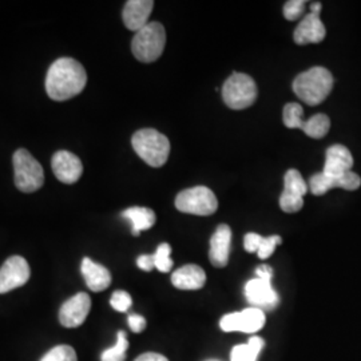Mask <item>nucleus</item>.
<instances>
[{
  "instance_id": "nucleus-1",
  "label": "nucleus",
  "mask_w": 361,
  "mask_h": 361,
  "mask_svg": "<svg viewBox=\"0 0 361 361\" xmlns=\"http://www.w3.org/2000/svg\"><path fill=\"white\" fill-rule=\"evenodd\" d=\"M87 85L85 67L73 58H59L49 68L46 91L52 101L65 102L79 95Z\"/></svg>"
},
{
  "instance_id": "nucleus-2",
  "label": "nucleus",
  "mask_w": 361,
  "mask_h": 361,
  "mask_svg": "<svg viewBox=\"0 0 361 361\" xmlns=\"http://www.w3.org/2000/svg\"><path fill=\"white\" fill-rule=\"evenodd\" d=\"M334 77L324 67H312L301 73L293 80V91L298 99L310 106L324 102L334 89Z\"/></svg>"
},
{
  "instance_id": "nucleus-3",
  "label": "nucleus",
  "mask_w": 361,
  "mask_h": 361,
  "mask_svg": "<svg viewBox=\"0 0 361 361\" xmlns=\"http://www.w3.org/2000/svg\"><path fill=\"white\" fill-rule=\"evenodd\" d=\"M131 145L138 157L152 168H161L168 162L170 142L166 135L157 130L137 131L131 138Z\"/></svg>"
},
{
  "instance_id": "nucleus-4",
  "label": "nucleus",
  "mask_w": 361,
  "mask_h": 361,
  "mask_svg": "<svg viewBox=\"0 0 361 361\" xmlns=\"http://www.w3.org/2000/svg\"><path fill=\"white\" fill-rule=\"evenodd\" d=\"M166 31L158 22H152L135 32L131 42V51L143 63L155 62L165 50Z\"/></svg>"
},
{
  "instance_id": "nucleus-5",
  "label": "nucleus",
  "mask_w": 361,
  "mask_h": 361,
  "mask_svg": "<svg viewBox=\"0 0 361 361\" xmlns=\"http://www.w3.org/2000/svg\"><path fill=\"white\" fill-rule=\"evenodd\" d=\"M13 180L18 190L34 193L44 183V171L42 165L26 149H19L13 157Z\"/></svg>"
},
{
  "instance_id": "nucleus-6",
  "label": "nucleus",
  "mask_w": 361,
  "mask_h": 361,
  "mask_svg": "<svg viewBox=\"0 0 361 361\" xmlns=\"http://www.w3.org/2000/svg\"><path fill=\"white\" fill-rule=\"evenodd\" d=\"M258 91L253 78L244 73H233L222 86V98L233 110H244L257 99Z\"/></svg>"
},
{
  "instance_id": "nucleus-7",
  "label": "nucleus",
  "mask_w": 361,
  "mask_h": 361,
  "mask_svg": "<svg viewBox=\"0 0 361 361\" xmlns=\"http://www.w3.org/2000/svg\"><path fill=\"white\" fill-rule=\"evenodd\" d=\"M176 207L188 214L212 216L219 209V201L216 194L207 186H195L177 195Z\"/></svg>"
},
{
  "instance_id": "nucleus-8",
  "label": "nucleus",
  "mask_w": 361,
  "mask_h": 361,
  "mask_svg": "<svg viewBox=\"0 0 361 361\" xmlns=\"http://www.w3.org/2000/svg\"><path fill=\"white\" fill-rule=\"evenodd\" d=\"M265 325V312L257 308H247L243 312L225 314L221 319L219 326L224 332H245L255 334Z\"/></svg>"
},
{
  "instance_id": "nucleus-9",
  "label": "nucleus",
  "mask_w": 361,
  "mask_h": 361,
  "mask_svg": "<svg viewBox=\"0 0 361 361\" xmlns=\"http://www.w3.org/2000/svg\"><path fill=\"white\" fill-rule=\"evenodd\" d=\"M31 271L28 262L20 256L6 259L0 269V295L20 288L30 280Z\"/></svg>"
},
{
  "instance_id": "nucleus-10",
  "label": "nucleus",
  "mask_w": 361,
  "mask_h": 361,
  "mask_svg": "<svg viewBox=\"0 0 361 361\" xmlns=\"http://www.w3.org/2000/svg\"><path fill=\"white\" fill-rule=\"evenodd\" d=\"M361 178L355 171H347L340 177H332L325 174L324 171L312 176L310 180V190L314 195H324L329 190L340 188L344 190H357L360 188Z\"/></svg>"
},
{
  "instance_id": "nucleus-11",
  "label": "nucleus",
  "mask_w": 361,
  "mask_h": 361,
  "mask_svg": "<svg viewBox=\"0 0 361 361\" xmlns=\"http://www.w3.org/2000/svg\"><path fill=\"white\" fill-rule=\"evenodd\" d=\"M245 295L247 302L262 312L273 310L280 302V297L273 289L271 281L255 279L245 285Z\"/></svg>"
},
{
  "instance_id": "nucleus-12",
  "label": "nucleus",
  "mask_w": 361,
  "mask_h": 361,
  "mask_svg": "<svg viewBox=\"0 0 361 361\" xmlns=\"http://www.w3.org/2000/svg\"><path fill=\"white\" fill-rule=\"evenodd\" d=\"M90 310V296L87 293H78L61 307L59 322L66 328H78L86 322Z\"/></svg>"
},
{
  "instance_id": "nucleus-13",
  "label": "nucleus",
  "mask_w": 361,
  "mask_h": 361,
  "mask_svg": "<svg viewBox=\"0 0 361 361\" xmlns=\"http://www.w3.org/2000/svg\"><path fill=\"white\" fill-rule=\"evenodd\" d=\"M51 168L55 177L67 185L75 183L83 173L82 161L77 155L66 150L56 152L52 155Z\"/></svg>"
},
{
  "instance_id": "nucleus-14",
  "label": "nucleus",
  "mask_w": 361,
  "mask_h": 361,
  "mask_svg": "<svg viewBox=\"0 0 361 361\" xmlns=\"http://www.w3.org/2000/svg\"><path fill=\"white\" fill-rule=\"evenodd\" d=\"M232 244V229L226 224L219 225L210 238L209 258L213 267L224 268L228 265Z\"/></svg>"
},
{
  "instance_id": "nucleus-15",
  "label": "nucleus",
  "mask_w": 361,
  "mask_h": 361,
  "mask_svg": "<svg viewBox=\"0 0 361 361\" xmlns=\"http://www.w3.org/2000/svg\"><path fill=\"white\" fill-rule=\"evenodd\" d=\"M154 1L152 0H130L123 8V23L130 31L138 32L149 25V16L153 11Z\"/></svg>"
},
{
  "instance_id": "nucleus-16",
  "label": "nucleus",
  "mask_w": 361,
  "mask_h": 361,
  "mask_svg": "<svg viewBox=\"0 0 361 361\" xmlns=\"http://www.w3.org/2000/svg\"><path fill=\"white\" fill-rule=\"evenodd\" d=\"M326 35V30L324 26L320 15L310 13L302 18L300 25L296 27L293 39L297 44L304 46L310 43H320Z\"/></svg>"
},
{
  "instance_id": "nucleus-17",
  "label": "nucleus",
  "mask_w": 361,
  "mask_h": 361,
  "mask_svg": "<svg viewBox=\"0 0 361 361\" xmlns=\"http://www.w3.org/2000/svg\"><path fill=\"white\" fill-rule=\"evenodd\" d=\"M353 166V157L343 145H334L326 150L324 173L332 177H340L350 171Z\"/></svg>"
},
{
  "instance_id": "nucleus-18",
  "label": "nucleus",
  "mask_w": 361,
  "mask_h": 361,
  "mask_svg": "<svg viewBox=\"0 0 361 361\" xmlns=\"http://www.w3.org/2000/svg\"><path fill=\"white\" fill-rule=\"evenodd\" d=\"M171 283L180 290H197L207 283V274L201 267L189 264L171 274Z\"/></svg>"
},
{
  "instance_id": "nucleus-19",
  "label": "nucleus",
  "mask_w": 361,
  "mask_h": 361,
  "mask_svg": "<svg viewBox=\"0 0 361 361\" xmlns=\"http://www.w3.org/2000/svg\"><path fill=\"white\" fill-rule=\"evenodd\" d=\"M86 284L92 292H104L111 284V274L107 268L85 257L80 267Z\"/></svg>"
},
{
  "instance_id": "nucleus-20",
  "label": "nucleus",
  "mask_w": 361,
  "mask_h": 361,
  "mask_svg": "<svg viewBox=\"0 0 361 361\" xmlns=\"http://www.w3.org/2000/svg\"><path fill=\"white\" fill-rule=\"evenodd\" d=\"M123 219H129L133 225V235H140L142 231L153 228L155 224V213L149 207H134L126 209L122 213Z\"/></svg>"
},
{
  "instance_id": "nucleus-21",
  "label": "nucleus",
  "mask_w": 361,
  "mask_h": 361,
  "mask_svg": "<svg viewBox=\"0 0 361 361\" xmlns=\"http://www.w3.org/2000/svg\"><path fill=\"white\" fill-rule=\"evenodd\" d=\"M310 190V186L302 178L301 173L296 169H290L286 171L284 177V192L283 193L295 198H302L307 192Z\"/></svg>"
},
{
  "instance_id": "nucleus-22",
  "label": "nucleus",
  "mask_w": 361,
  "mask_h": 361,
  "mask_svg": "<svg viewBox=\"0 0 361 361\" xmlns=\"http://www.w3.org/2000/svg\"><path fill=\"white\" fill-rule=\"evenodd\" d=\"M329 129H331L329 116H325V114H316L310 118L308 121H305L302 131L310 138L320 140L328 134Z\"/></svg>"
},
{
  "instance_id": "nucleus-23",
  "label": "nucleus",
  "mask_w": 361,
  "mask_h": 361,
  "mask_svg": "<svg viewBox=\"0 0 361 361\" xmlns=\"http://www.w3.org/2000/svg\"><path fill=\"white\" fill-rule=\"evenodd\" d=\"M129 348V341H128V336L123 331H119L116 336V343L114 347L106 349L101 360L102 361H125L126 360V352Z\"/></svg>"
},
{
  "instance_id": "nucleus-24",
  "label": "nucleus",
  "mask_w": 361,
  "mask_h": 361,
  "mask_svg": "<svg viewBox=\"0 0 361 361\" xmlns=\"http://www.w3.org/2000/svg\"><path fill=\"white\" fill-rule=\"evenodd\" d=\"M284 125L288 129H300L304 128V109L300 104H285L283 111Z\"/></svg>"
},
{
  "instance_id": "nucleus-25",
  "label": "nucleus",
  "mask_w": 361,
  "mask_h": 361,
  "mask_svg": "<svg viewBox=\"0 0 361 361\" xmlns=\"http://www.w3.org/2000/svg\"><path fill=\"white\" fill-rule=\"evenodd\" d=\"M171 247L166 243L161 244L157 247L154 253L155 269H158L162 273H168L173 268V259L170 258Z\"/></svg>"
},
{
  "instance_id": "nucleus-26",
  "label": "nucleus",
  "mask_w": 361,
  "mask_h": 361,
  "mask_svg": "<svg viewBox=\"0 0 361 361\" xmlns=\"http://www.w3.org/2000/svg\"><path fill=\"white\" fill-rule=\"evenodd\" d=\"M40 361H77V352L70 345H58L49 350Z\"/></svg>"
},
{
  "instance_id": "nucleus-27",
  "label": "nucleus",
  "mask_w": 361,
  "mask_h": 361,
  "mask_svg": "<svg viewBox=\"0 0 361 361\" xmlns=\"http://www.w3.org/2000/svg\"><path fill=\"white\" fill-rule=\"evenodd\" d=\"M281 237L280 235H269V237H264L262 241H261V245L258 247V257L261 259H267V258L271 257L276 249V246L281 244Z\"/></svg>"
},
{
  "instance_id": "nucleus-28",
  "label": "nucleus",
  "mask_w": 361,
  "mask_h": 361,
  "mask_svg": "<svg viewBox=\"0 0 361 361\" xmlns=\"http://www.w3.org/2000/svg\"><path fill=\"white\" fill-rule=\"evenodd\" d=\"M307 1L304 0H290L286 1L284 6V16L288 20H297L305 11Z\"/></svg>"
},
{
  "instance_id": "nucleus-29",
  "label": "nucleus",
  "mask_w": 361,
  "mask_h": 361,
  "mask_svg": "<svg viewBox=\"0 0 361 361\" xmlns=\"http://www.w3.org/2000/svg\"><path fill=\"white\" fill-rule=\"evenodd\" d=\"M110 304H111V307L114 310L125 313V312H128L130 310V307L133 304V300H131V296H130L128 292L116 290V292L113 293L111 298H110Z\"/></svg>"
},
{
  "instance_id": "nucleus-30",
  "label": "nucleus",
  "mask_w": 361,
  "mask_h": 361,
  "mask_svg": "<svg viewBox=\"0 0 361 361\" xmlns=\"http://www.w3.org/2000/svg\"><path fill=\"white\" fill-rule=\"evenodd\" d=\"M258 353L250 348L247 344L237 345L232 350V361H257Z\"/></svg>"
},
{
  "instance_id": "nucleus-31",
  "label": "nucleus",
  "mask_w": 361,
  "mask_h": 361,
  "mask_svg": "<svg viewBox=\"0 0 361 361\" xmlns=\"http://www.w3.org/2000/svg\"><path fill=\"white\" fill-rule=\"evenodd\" d=\"M262 235H259L258 233H247L244 238V247L246 252L249 253H257L258 247L261 245L262 241Z\"/></svg>"
},
{
  "instance_id": "nucleus-32",
  "label": "nucleus",
  "mask_w": 361,
  "mask_h": 361,
  "mask_svg": "<svg viewBox=\"0 0 361 361\" xmlns=\"http://www.w3.org/2000/svg\"><path fill=\"white\" fill-rule=\"evenodd\" d=\"M128 322H129L130 329L134 334H141L146 328V320H145V317L140 316V314H134V313L130 314Z\"/></svg>"
},
{
  "instance_id": "nucleus-33",
  "label": "nucleus",
  "mask_w": 361,
  "mask_h": 361,
  "mask_svg": "<svg viewBox=\"0 0 361 361\" xmlns=\"http://www.w3.org/2000/svg\"><path fill=\"white\" fill-rule=\"evenodd\" d=\"M137 265L145 271H152L155 268L154 255H142L137 259Z\"/></svg>"
},
{
  "instance_id": "nucleus-34",
  "label": "nucleus",
  "mask_w": 361,
  "mask_h": 361,
  "mask_svg": "<svg viewBox=\"0 0 361 361\" xmlns=\"http://www.w3.org/2000/svg\"><path fill=\"white\" fill-rule=\"evenodd\" d=\"M256 274H257V279L271 281V279H273V269H271L269 265H261L257 271H256Z\"/></svg>"
},
{
  "instance_id": "nucleus-35",
  "label": "nucleus",
  "mask_w": 361,
  "mask_h": 361,
  "mask_svg": "<svg viewBox=\"0 0 361 361\" xmlns=\"http://www.w3.org/2000/svg\"><path fill=\"white\" fill-rule=\"evenodd\" d=\"M135 361H169L165 356L159 355V353H154V352H147L143 353L140 357H137Z\"/></svg>"
},
{
  "instance_id": "nucleus-36",
  "label": "nucleus",
  "mask_w": 361,
  "mask_h": 361,
  "mask_svg": "<svg viewBox=\"0 0 361 361\" xmlns=\"http://www.w3.org/2000/svg\"><path fill=\"white\" fill-rule=\"evenodd\" d=\"M247 345L259 355V352H261V349L264 348L265 343H264V340H262L261 337H256V336H255V337H252V338L249 340Z\"/></svg>"
},
{
  "instance_id": "nucleus-37",
  "label": "nucleus",
  "mask_w": 361,
  "mask_h": 361,
  "mask_svg": "<svg viewBox=\"0 0 361 361\" xmlns=\"http://www.w3.org/2000/svg\"><path fill=\"white\" fill-rule=\"evenodd\" d=\"M322 8H323L322 3H319V1H316V3H312V4H310V13H314V15H320V13H322Z\"/></svg>"
},
{
  "instance_id": "nucleus-38",
  "label": "nucleus",
  "mask_w": 361,
  "mask_h": 361,
  "mask_svg": "<svg viewBox=\"0 0 361 361\" xmlns=\"http://www.w3.org/2000/svg\"><path fill=\"white\" fill-rule=\"evenodd\" d=\"M209 361H217V360H209Z\"/></svg>"
}]
</instances>
